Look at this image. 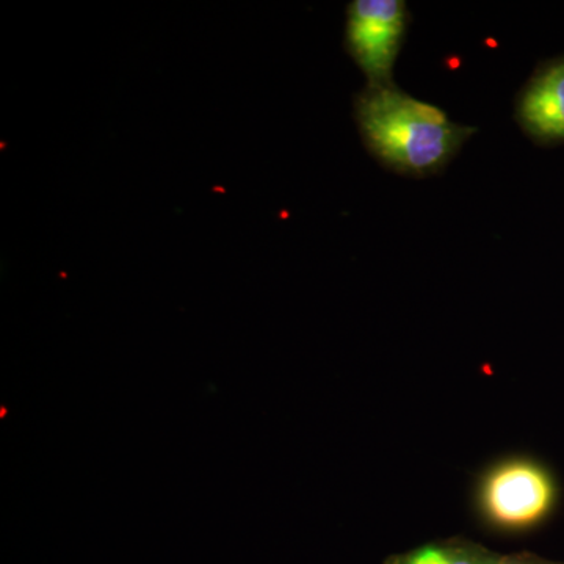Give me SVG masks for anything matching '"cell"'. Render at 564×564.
Masks as SVG:
<instances>
[{"label": "cell", "mask_w": 564, "mask_h": 564, "mask_svg": "<svg viewBox=\"0 0 564 564\" xmlns=\"http://www.w3.org/2000/svg\"><path fill=\"white\" fill-rule=\"evenodd\" d=\"M355 117L370 154L404 176L443 172L475 133L474 128L456 124L440 107L419 101L395 84L367 85L356 96Z\"/></svg>", "instance_id": "1"}, {"label": "cell", "mask_w": 564, "mask_h": 564, "mask_svg": "<svg viewBox=\"0 0 564 564\" xmlns=\"http://www.w3.org/2000/svg\"><path fill=\"white\" fill-rule=\"evenodd\" d=\"M558 489L543 464L518 456L494 464L478 484V510L489 525L524 532L554 511Z\"/></svg>", "instance_id": "2"}, {"label": "cell", "mask_w": 564, "mask_h": 564, "mask_svg": "<svg viewBox=\"0 0 564 564\" xmlns=\"http://www.w3.org/2000/svg\"><path fill=\"white\" fill-rule=\"evenodd\" d=\"M408 24L403 0H355L348 7L347 47L369 87L393 85V66Z\"/></svg>", "instance_id": "3"}, {"label": "cell", "mask_w": 564, "mask_h": 564, "mask_svg": "<svg viewBox=\"0 0 564 564\" xmlns=\"http://www.w3.org/2000/svg\"><path fill=\"white\" fill-rule=\"evenodd\" d=\"M516 120L536 143L564 141V58L534 73L516 102Z\"/></svg>", "instance_id": "4"}, {"label": "cell", "mask_w": 564, "mask_h": 564, "mask_svg": "<svg viewBox=\"0 0 564 564\" xmlns=\"http://www.w3.org/2000/svg\"><path fill=\"white\" fill-rule=\"evenodd\" d=\"M502 555L466 538H448L393 554L384 564H499Z\"/></svg>", "instance_id": "5"}, {"label": "cell", "mask_w": 564, "mask_h": 564, "mask_svg": "<svg viewBox=\"0 0 564 564\" xmlns=\"http://www.w3.org/2000/svg\"><path fill=\"white\" fill-rule=\"evenodd\" d=\"M499 564H564V562H555L530 552H518V554L502 555Z\"/></svg>", "instance_id": "6"}]
</instances>
